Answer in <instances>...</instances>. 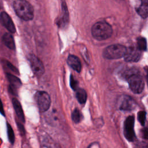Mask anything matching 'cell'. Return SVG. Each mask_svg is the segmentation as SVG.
<instances>
[{"label": "cell", "mask_w": 148, "mask_h": 148, "mask_svg": "<svg viewBox=\"0 0 148 148\" xmlns=\"http://www.w3.org/2000/svg\"><path fill=\"white\" fill-rule=\"evenodd\" d=\"M12 103L18 119L21 122L24 123L25 122L24 114L23 110L22 109V107L20 102L18 101V99L14 98L12 99Z\"/></svg>", "instance_id": "14"}, {"label": "cell", "mask_w": 148, "mask_h": 148, "mask_svg": "<svg viewBox=\"0 0 148 148\" xmlns=\"http://www.w3.org/2000/svg\"><path fill=\"white\" fill-rule=\"evenodd\" d=\"M136 103L135 101L130 96L124 95L121 99L119 108L121 110L130 111L136 108Z\"/></svg>", "instance_id": "9"}, {"label": "cell", "mask_w": 148, "mask_h": 148, "mask_svg": "<svg viewBox=\"0 0 148 148\" xmlns=\"http://www.w3.org/2000/svg\"><path fill=\"white\" fill-rule=\"evenodd\" d=\"M135 118L134 116H128L124 123V135L127 140L132 142L135 138L134 128Z\"/></svg>", "instance_id": "6"}, {"label": "cell", "mask_w": 148, "mask_h": 148, "mask_svg": "<svg viewBox=\"0 0 148 148\" xmlns=\"http://www.w3.org/2000/svg\"><path fill=\"white\" fill-rule=\"evenodd\" d=\"M112 27L105 21H98L95 23L91 28L92 36L97 40H105L110 38L112 34Z\"/></svg>", "instance_id": "2"}, {"label": "cell", "mask_w": 148, "mask_h": 148, "mask_svg": "<svg viewBox=\"0 0 148 148\" xmlns=\"http://www.w3.org/2000/svg\"><path fill=\"white\" fill-rule=\"evenodd\" d=\"M42 145L43 148H54V144H53V142L51 140V138H49V137L44 136L43 139H42Z\"/></svg>", "instance_id": "21"}, {"label": "cell", "mask_w": 148, "mask_h": 148, "mask_svg": "<svg viewBox=\"0 0 148 148\" xmlns=\"http://www.w3.org/2000/svg\"><path fill=\"white\" fill-rule=\"evenodd\" d=\"M141 3L138 7L136 11L138 14L142 18L148 17V0H140Z\"/></svg>", "instance_id": "15"}, {"label": "cell", "mask_w": 148, "mask_h": 148, "mask_svg": "<svg viewBox=\"0 0 148 148\" xmlns=\"http://www.w3.org/2000/svg\"><path fill=\"white\" fill-rule=\"evenodd\" d=\"M70 86L75 91H76L78 89V83L76 80L72 75L70 76Z\"/></svg>", "instance_id": "23"}, {"label": "cell", "mask_w": 148, "mask_h": 148, "mask_svg": "<svg viewBox=\"0 0 148 148\" xmlns=\"http://www.w3.org/2000/svg\"><path fill=\"white\" fill-rule=\"evenodd\" d=\"M0 113L3 116L5 115L4 109H3V104H2V101H1V99H0Z\"/></svg>", "instance_id": "27"}, {"label": "cell", "mask_w": 148, "mask_h": 148, "mask_svg": "<svg viewBox=\"0 0 148 148\" xmlns=\"http://www.w3.org/2000/svg\"><path fill=\"white\" fill-rule=\"evenodd\" d=\"M6 127H7L8 139L12 144H13V143L14 142V140H15L14 134L13 130L12 127L10 126V125L8 123H6Z\"/></svg>", "instance_id": "19"}, {"label": "cell", "mask_w": 148, "mask_h": 148, "mask_svg": "<svg viewBox=\"0 0 148 148\" xmlns=\"http://www.w3.org/2000/svg\"><path fill=\"white\" fill-rule=\"evenodd\" d=\"M128 82L131 91L135 94L141 93L145 87L143 77L138 72L131 73L128 76Z\"/></svg>", "instance_id": "4"}, {"label": "cell", "mask_w": 148, "mask_h": 148, "mask_svg": "<svg viewBox=\"0 0 148 148\" xmlns=\"http://www.w3.org/2000/svg\"><path fill=\"white\" fill-rule=\"evenodd\" d=\"M146 79H147V84H148V72L147 73V75H146Z\"/></svg>", "instance_id": "28"}, {"label": "cell", "mask_w": 148, "mask_h": 148, "mask_svg": "<svg viewBox=\"0 0 148 148\" xmlns=\"http://www.w3.org/2000/svg\"><path fill=\"white\" fill-rule=\"evenodd\" d=\"M76 91V97L77 101L80 104L85 103L87 100V93L86 91L83 88H78Z\"/></svg>", "instance_id": "17"}, {"label": "cell", "mask_w": 148, "mask_h": 148, "mask_svg": "<svg viewBox=\"0 0 148 148\" xmlns=\"http://www.w3.org/2000/svg\"><path fill=\"white\" fill-rule=\"evenodd\" d=\"M61 14L57 21V25L60 28L65 27L69 22V13L66 5L64 1L61 3Z\"/></svg>", "instance_id": "11"}, {"label": "cell", "mask_w": 148, "mask_h": 148, "mask_svg": "<svg viewBox=\"0 0 148 148\" xmlns=\"http://www.w3.org/2000/svg\"><path fill=\"white\" fill-rule=\"evenodd\" d=\"M126 47L121 45L114 44L106 47L103 51V56L106 59H119L124 56Z\"/></svg>", "instance_id": "3"}, {"label": "cell", "mask_w": 148, "mask_h": 148, "mask_svg": "<svg viewBox=\"0 0 148 148\" xmlns=\"http://www.w3.org/2000/svg\"><path fill=\"white\" fill-rule=\"evenodd\" d=\"M2 42L4 45L9 49H15V43L13 36L10 33H5L2 36Z\"/></svg>", "instance_id": "16"}, {"label": "cell", "mask_w": 148, "mask_h": 148, "mask_svg": "<svg viewBox=\"0 0 148 148\" xmlns=\"http://www.w3.org/2000/svg\"><path fill=\"white\" fill-rule=\"evenodd\" d=\"M35 98L40 112L47 111L51 104V99L47 92L43 91L36 92L35 95Z\"/></svg>", "instance_id": "5"}, {"label": "cell", "mask_w": 148, "mask_h": 148, "mask_svg": "<svg viewBox=\"0 0 148 148\" xmlns=\"http://www.w3.org/2000/svg\"><path fill=\"white\" fill-rule=\"evenodd\" d=\"M17 127H18V130H19V131H20V134H21L22 135H25V129H24V127L23 125L21 123L17 122Z\"/></svg>", "instance_id": "26"}, {"label": "cell", "mask_w": 148, "mask_h": 148, "mask_svg": "<svg viewBox=\"0 0 148 148\" xmlns=\"http://www.w3.org/2000/svg\"><path fill=\"white\" fill-rule=\"evenodd\" d=\"M0 21L1 24L11 33L16 32V28L14 24L9 16V15L5 12H2L0 14Z\"/></svg>", "instance_id": "10"}, {"label": "cell", "mask_w": 148, "mask_h": 148, "mask_svg": "<svg viewBox=\"0 0 148 148\" xmlns=\"http://www.w3.org/2000/svg\"><path fill=\"white\" fill-rule=\"evenodd\" d=\"M28 60L33 73L36 76L40 77L45 73V68L42 62L34 54H30Z\"/></svg>", "instance_id": "7"}, {"label": "cell", "mask_w": 148, "mask_h": 148, "mask_svg": "<svg viewBox=\"0 0 148 148\" xmlns=\"http://www.w3.org/2000/svg\"><path fill=\"white\" fill-rule=\"evenodd\" d=\"M72 119L75 123H79L82 120V114L79 110L77 108L75 109L72 113Z\"/></svg>", "instance_id": "18"}, {"label": "cell", "mask_w": 148, "mask_h": 148, "mask_svg": "<svg viewBox=\"0 0 148 148\" xmlns=\"http://www.w3.org/2000/svg\"><path fill=\"white\" fill-rule=\"evenodd\" d=\"M13 6L17 15L21 19L28 21L33 18V7L27 0H14Z\"/></svg>", "instance_id": "1"}, {"label": "cell", "mask_w": 148, "mask_h": 148, "mask_svg": "<svg viewBox=\"0 0 148 148\" xmlns=\"http://www.w3.org/2000/svg\"><path fill=\"white\" fill-rule=\"evenodd\" d=\"M142 55L140 51L137 47H130L127 49L124 56V60L128 62H137L139 60Z\"/></svg>", "instance_id": "8"}, {"label": "cell", "mask_w": 148, "mask_h": 148, "mask_svg": "<svg viewBox=\"0 0 148 148\" xmlns=\"http://www.w3.org/2000/svg\"><path fill=\"white\" fill-rule=\"evenodd\" d=\"M137 47L140 51H145L147 49V42L145 38H139L137 39Z\"/></svg>", "instance_id": "20"}, {"label": "cell", "mask_w": 148, "mask_h": 148, "mask_svg": "<svg viewBox=\"0 0 148 148\" xmlns=\"http://www.w3.org/2000/svg\"><path fill=\"white\" fill-rule=\"evenodd\" d=\"M3 64H5V66H6V68L9 69H10L11 71L14 72V73H18V69L14 66L11 63H10L9 61H3Z\"/></svg>", "instance_id": "24"}, {"label": "cell", "mask_w": 148, "mask_h": 148, "mask_svg": "<svg viewBox=\"0 0 148 148\" xmlns=\"http://www.w3.org/2000/svg\"><path fill=\"white\" fill-rule=\"evenodd\" d=\"M67 63L73 70L77 72H80L82 65L80 61L77 57L74 55H69L67 59Z\"/></svg>", "instance_id": "13"}, {"label": "cell", "mask_w": 148, "mask_h": 148, "mask_svg": "<svg viewBox=\"0 0 148 148\" xmlns=\"http://www.w3.org/2000/svg\"><path fill=\"white\" fill-rule=\"evenodd\" d=\"M6 76L10 84L9 90L12 94L16 95L17 93V90L21 85V82L17 77L11 73H7Z\"/></svg>", "instance_id": "12"}, {"label": "cell", "mask_w": 148, "mask_h": 148, "mask_svg": "<svg viewBox=\"0 0 148 148\" xmlns=\"http://www.w3.org/2000/svg\"><path fill=\"white\" fill-rule=\"evenodd\" d=\"M146 112L143 110L139 111L138 113V119L140 124L142 126H144L145 124L146 121Z\"/></svg>", "instance_id": "22"}, {"label": "cell", "mask_w": 148, "mask_h": 148, "mask_svg": "<svg viewBox=\"0 0 148 148\" xmlns=\"http://www.w3.org/2000/svg\"><path fill=\"white\" fill-rule=\"evenodd\" d=\"M142 137L145 139H148V127H145L140 131Z\"/></svg>", "instance_id": "25"}]
</instances>
